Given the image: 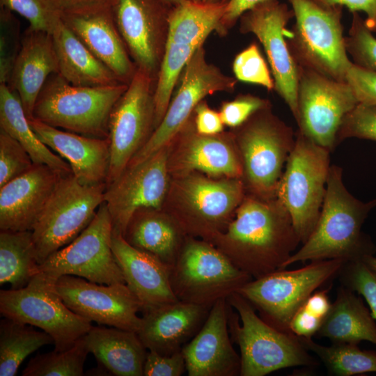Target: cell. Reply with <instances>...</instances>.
<instances>
[{
    "instance_id": "1",
    "label": "cell",
    "mask_w": 376,
    "mask_h": 376,
    "mask_svg": "<svg viewBox=\"0 0 376 376\" xmlns=\"http://www.w3.org/2000/svg\"><path fill=\"white\" fill-rule=\"evenodd\" d=\"M253 279L283 269L301 241L276 197L246 195L227 228L211 242Z\"/></svg>"
},
{
    "instance_id": "2",
    "label": "cell",
    "mask_w": 376,
    "mask_h": 376,
    "mask_svg": "<svg viewBox=\"0 0 376 376\" xmlns=\"http://www.w3.org/2000/svg\"><path fill=\"white\" fill-rule=\"evenodd\" d=\"M375 207L376 198L363 202L350 194L343 183L342 168L331 165L315 226L300 249L290 256L284 268L307 260L339 259L349 263L373 256L376 247L361 228Z\"/></svg>"
},
{
    "instance_id": "3",
    "label": "cell",
    "mask_w": 376,
    "mask_h": 376,
    "mask_svg": "<svg viewBox=\"0 0 376 376\" xmlns=\"http://www.w3.org/2000/svg\"><path fill=\"white\" fill-rule=\"evenodd\" d=\"M242 178H216L191 173L173 178L162 210L187 236L211 242L223 233L244 200Z\"/></svg>"
},
{
    "instance_id": "4",
    "label": "cell",
    "mask_w": 376,
    "mask_h": 376,
    "mask_svg": "<svg viewBox=\"0 0 376 376\" xmlns=\"http://www.w3.org/2000/svg\"><path fill=\"white\" fill-rule=\"evenodd\" d=\"M127 86H75L53 73L40 92L32 118L76 134L108 138L110 113Z\"/></svg>"
},
{
    "instance_id": "5",
    "label": "cell",
    "mask_w": 376,
    "mask_h": 376,
    "mask_svg": "<svg viewBox=\"0 0 376 376\" xmlns=\"http://www.w3.org/2000/svg\"><path fill=\"white\" fill-rule=\"evenodd\" d=\"M226 300L229 331L240 350L241 376H264L283 368L316 365L297 336L267 323L241 295L235 292Z\"/></svg>"
},
{
    "instance_id": "6",
    "label": "cell",
    "mask_w": 376,
    "mask_h": 376,
    "mask_svg": "<svg viewBox=\"0 0 376 376\" xmlns=\"http://www.w3.org/2000/svg\"><path fill=\"white\" fill-rule=\"evenodd\" d=\"M295 22L286 31L290 51L298 66L346 81L352 64L341 22L343 7H327L311 0H288Z\"/></svg>"
},
{
    "instance_id": "7",
    "label": "cell",
    "mask_w": 376,
    "mask_h": 376,
    "mask_svg": "<svg viewBox=\"0 0 376 376\" xmlns=\"http://www.w3.org/2000/svg\"><path fill=\"white\" fill-rule=\"evenodd\" d=\"M233 132L242 162L245 189L261 198H276L283 168L295 143L292 129L273 113L270 104Z\"/></svg>"
},
{
    "instance_id": "8",
    "label": "cell",
    "mask_w": 376,
    "mask_h": 376,
    "mask_svg": "<svg viewBox=\"0 0 376 376\" xmlns=\"http://www.w3.org/2000/svg\"><path fill=\"white\" fill-rule=\"evenodd\" d=\"M295 134L276 197L289 212L302 244L313 230L324 202L330 151L299 131Z\"/></svg>"
},
{
    "instance_id": "9",
    "label": "cell",
    "mask_w": 376,
    "mask_h": 376,
    "mask_svg": "<svg viewBox=\"0 0 376 376\" xmlns=\"http://www.w3.org/2000/svg\"><path fill=\"white\" fill-rule=\"evenodd\" d=\"M252 279L213 244L190 236L170 273L171 286L179 301L210 307Z\"/></svg>"
},
{
    "instance_id": "10",
    "label": "cell",
    "mask_w": 376,
    "mask_h": 376,
    "mask_svg": "<svg viewBox=\"0 0 376 376\" xmlns=\"http://www.w3.org/2000/svg\"><path fill=\"white\" fill-rule=\"evenodd\" d=\"M345 262L339 259L311 261L293 270L280 269L252 279L237 292L273 327L287 333L290 320L307 299L338 276Z\"/></svg>"
},
{
    "instance_id": "11",
    "label": "cell",
    "mask_w": 376,
    "mask_h": 376,
    "mask_svg": "<svg viewBox=\"0 0 376 376\" xmlns=\"http://www.w3.org/2000/svg\"><path fill=\"white\" fill-rule=\"evenodd\" d=\"M106 185H83L72 173L61 177L31 230L39 264L91 224L104 203Z\"/></svg>"
},
{
    "instance_id": "12",
    "label": "cell",
    "mask_w": 376,
    "mask_h": 376,
    "mask_svg": "<svg viewBox=\"0 0 376 376\" xmlns=\"http://www.w3.org/2000/svg\"><path fill=\"white\" fill-rule=\"evenodd\" d=\"M54 283L38 273L22 288L1 290L0 312L4 318L41 329L52 337L54 350L63 351L86 335L92 324L64 304Z\"/></svg>"
},
{
    "instance_id": "13",
    "label": "cell",
    "mask_w": 376,
    "mask_h": 376,
    "mask_svg": "<svg viewBox=\"0 0 376 376\" xmlns=\"http://www.w3.org/2000/svg\"><path fill=\"white\" fill-rule=\"evenodd\" d=\"M113 224L104 202L91 224L70 244L51 254L38 273L55 283L64 275L104 285L125 283L111 249Z\"/></svg>"
},
{
    "instance_id": "14",
    "label": "cell",
    "mask_w": 376,
    "mask_h": 376,
    "mask_svg": "<svg viewBox=\"0 0 376 376\" xmlns=\"http://www.w3.org/2000/svg\"><path fill=\"white\" fill-rule=\"evenodd\" d=\"M179 81L162 120L127 166L137 164L171 144L204 97L217 92H233L237 80L208 63L202 46L187 61Z\"/></svg>"
},
{
    "instance_id": "15",
    "label": "cell",
    "mask_w": 376,
    "mask_h": 376,
    "mask_svg": "<svg viewBox=\"0 0 376 376\" xmlns=\"http://www.w3.org/2000/svg\"><path fill=\"white\" fill-rule=\"evenodd\" d=\"M298 75V131L331 152L344 118L359 102L347 81L300 66Z\"/></svg>"
},
{
    "instance_id": "16",
    "label": "cell",
    "mask_w": 376,
    "mask_h": 376,
    "mask_svg": "<svg viewBox=\"0 0 376 376\" xmlns=\"http://www.w3.org/2000/svg\"><path fill=\"white\" fill-rule=\"evenodd\" d=\"M155 84L149 75L137 69L110 113L111 160L107 183L124 171L154 131Z\"/></svg>"
},
{
    "instance_id": "17",
    "label": "cell",
    "mask_w": 376,
    "mask_h": 376,
    "mask_svg": "<svg viewBox=\"0 0 376 376\" xmlns=\"http://www.w3.org/2000/svg\"><path fill=\"white\" fill-rule=\"evenodd\" d=\"M170 144L141 162L127 166L106 185L104 202L111 217L113 232L123 234L139 210H162L170 187Z\"/></svg>"
},
{
    "instance_id": "18",
    "label": "cell",
    "mask_w": 376,
    "mask_h": 376,
    "mask_svg": "<svg viewBox=\"0 0 376 376\" xmlns=\"http://www.w3.org/2000/svg\"><path fill=\"white\" fill-rule=\"evenodd\" d=\"M292 9L279 0H263L240 17V31L256 36L265 52L274 81V91L297 117L298 65L286 40Z\"/></svg>"
},
{
    "instance_id": "19",
    "label": "cell",
    "mask_w": 376,
    "mask_h": 376,
    "mask_svg": "<svg viewBox=\"0 0 376 376\" xmlns=\"http://www.w3.org/2000/svg\"><path fill=\"white\" fill-rule=\"evenodd\" d=\"M173 6L165 0H112L117 29L137 69L156 81Z\"/></svg>"
},
{
    "instance_id": "20",
    "label": "cell",
    "mask_w": 376,
    "mask_h": 376,
    "mask_svg": "<svg viewBox=\"0 0 376 376\" xmlns=\"http://www.w3.org/2000/svg\"><path fill=\"white\" fill-rule=\"evenodd\" d=\"M64 304L77 315L99 324L138 332L143 305L126 283L99 284L64 275L54 283Z\"/></svg>"
},
{
    "instance_id": "21",
    "label": "cell",
    "mask_w": 376,
    "mask_h": 376,
    "mask_svg": "<svg viewBox=\"0 0 376 376\" xmlns=\"http://www.w3.org/2000/svg\"><path fill=\"white\" fill-rule=\"evenodd\" d=\"M168 168L173 178L191 173L242 178L243 165L233 132L203 135L193 115L170 144Z\"/></svg>"
},
{
    "instance_id": "22",
    "label": "cell",
    "mask_w": 376,
    "mask_h": 376,
    "mask_svg": "<svg viewBox=\"0 0 376 376\" xmlns=\"http://www.w3.org/2000/svg\"><path fill=\"white\" fill-rule=\"evenodd\" d=\"M226 299L217 301L197 334L182 350L189 376L240 375L241 359L229 336Z\"/></svg>"
},
{
    "instance_id": "23",
    "label": "cell",
    "mask_w": 376,
    "mask_h": 376,
    "mask_svg": "<svg viewBox=\"0 0 376 376\" xmlns=\"http://www.w3.org/2000/svg\"><path fill=\"white\" fill-rule=\"evenodd\" d=\"M61 17L120 82L130 84L137 68L117 29L111 4L61 12Z\"/></svg>"
},
{
    "instance_id": "24",
    "label": "cell",
    "mask_w": 376,
    "mask_h": 376,
    "mask_svg": "<svg viewBox=\"0 0 376 376\" xmlns=\"http://www.w3.org/2000/svg\"><path fill=\"white\" fill-rule=\"evenodd\" d=\"M63 175L66 174L46 164H34L28 171L1 187L0 230H32Z\"/></svg>"
},
{
    "instance_id": "25",
    "label": "cell",
    "mask_w": 376,
    "mask_h": 376,
    "mask_svg": "<svg viewBox=\"0 0 376 376\" xmlns=\"http://www.w3.org/2000/svg\"><path fill=\"white\" fill-rule=\"evenodd\" d=\"M29 123L38 138L70 164L77 180L85 185H107L110 169V142L63 130L35 118Z\"/></svg>"
},
{
    "instance_id": "26",
    "label": "cell",
    "mask_w": 376,
    "mask_h": 376,
    "mask_svg": "<svg viewBox=\"0 0 376 376\" xmlns=\"http://www.w3.org/2000/svg\"><path fill=\"white\" fill-rule=\"evenodd\" d=\"M211 307L182 301L143 311L137 334L148 350L170 355L182 351L199 331Z\"/></svg>"
},
{
    "instance_id": "27",
    "label": "cell",
    "mask_w": 376,
    "mask_h": 376,
    "mask_svg": "<svg viewBox=\"0 0 376 376\" xmlns=\"http://www.w3.org/2000/svg\"><path fill=\"white\" fill-rule=\"evenodd\" d=\"M111 249L125 283L143 305V311L179 301L170 283L171 267L131 246L113 233Z\"/></svg>"
},
{
    "instance_id": "28",
    "label": "cell",
    "mask_w": 376,
    "mask_h": 376,
    "mask_svg": "<svg viewBox=\"0 0 376 376\" xmlns=\"http://www.w3.org/2000/svg\"><path fill=\"white\" fill-rule=\"evenodd\" d=\"M58 72L51 33L28 26L22 33L21 48L6 84L17 93L29 120L33 118L36 101L47 79Z\"/></svg>"
},
{
    "instance_id": "29",
    "label": "cell",
    "mask_w": 376,
    "mask_h": 376,
    "mask_svg": "<svg viewBox=\"0 0 376 376\" xmlns=\"http://www.w3.org/2000/svg\"><path fill=\"white\" fill-rule=\"evenodd\" d=\"M123 236L133 247L171 267L187 235L164 210L143 209L132 216Z\"/></svg>"
},
{
    "instance_id": "30",
    "label": "cell",
    "mask_w": 376,
    "mask_h": 376,
    "mask_svg": "<svg viewBox=\"0 0 376 376\" xmlns=\"http://www.w3.org/2000/svg\"><path fill=\"white\" fill-rule=\"evenodd\" d=\"M83 337L88 352L111 375L143 376L148 350L136 332L92 326Z\"/></svg>"
},
{
    "instance_id": "31",
    "label": "cell",
    "mask_w": 376,
    "mask_h": 376,
    "mask_svg": "<svg viewBox=\"0 0 376 376\" xmlns=\"http://www.w3.org/2000/svg\"><path fill=\"white\" fill-rule=\"evenodd\" d=\"M51 35L58 61V73L68 83L79 86L122 83L64 24L61 17Z\"/></svg>"
},
{
    "instance_id": "32",
    "label": "cell",
    "mask_w": 376,
    "mask_h": 376,
    "mask_svg": "<svg viewBox=\"0 0 376 376\" xmlns=\"http://www.w3.org/2000/svg\"><path fill=\"white\" fill-rule=\"evenodd\" d=\"M317 334L333 343L357 345L363 340L376 345V324L363 300L341 285Z\"/></svg>"
},
{
    "instance_id": "33",
    "label": "cell",
    "mask_w": 376,
    "mask_h": 376,
    "mask_svg": "<svg viewBox=\"0 0 376 376\" xmlns=\"http://www.w3.org/2000/svg\"><path fill=\"white\" fill-rule=\"evenodd\" d=\"M0 128L26 149L34 164H46L63 174L72 173L70 164L38 138L17 93L6 84H0Z\"/></svg>"
},
{
    "instance_id": "34",
    "label": "cell",
    "mask_w": 376,
    "mask_h": 376,
    "mask_svg": "<svg viewBox=\"0 0 376 376\" xmlns=\"http://www.w3.org/2000/svg\"><path fill=\"white\" fill-rule=\"evenodd\" d=\"M226 8L225 1L202 3L191 0L173 6L167 42L203 46L209 35L218 31Z\"/></svg>"
},
{
    "instance_id": "35",
    "label": "cell",
    "mask_w": 376,
    "mask_h": 376,
    "mask_svg": "<svg viewBox=\"0 0 376 376\" xmlns=\"http://www.w3.org/2000/svg\"><path fill=\"white\" fill-rule=\"evenodd\" d=\"M39 263L31 230L0 232V283L11 289L26 286L38 273Z\"/></svg>"
},
{
    "instance_id": "36",
    "label": "cell",
    "mask_w": 376,
    "mask_h": 376,
    "mask_svg": "<svg viewBox=\"0 0 376 376\" xmlns=\"http://www.w3.org/2000/svg\"><path fill=\"white\" fill-rule=\"evenodd\" d=\"M33 326L4 318L0 323V376H15L24 360L45 345L54 344L52 337Z\"/></svg>"
},
{
    "instance_id": "37",
    "label": "cell",
    "mask_w": 376,
    "mask_h": 376,
    "mask_svg": "<svg viewBox=\"0 0 376 376\" xmlns=\"http://www.w3.org/2000/svg\"><path fill=\"white\" fill-rule=\"evenodd\" d=\"M298 338L302 345L313 352L333 375L376 373L375 352L360 350L356 344L333 343L331 346H324L316 343L311 338Z\"/></svg>"
},
{
    "instance_id": "38",
    "label": "cell",
    "mask_w": 376,
    "mask_h": 376,
    "mask_svg": "<svg viewBox=\"0 0 376 376\" xmlns=\"http://www.w3.org/2000/svg\"><path fill=\"white\" fill-rule=\"evenodd\" d=\"M199 47L167 42L154 87V130L166 112L174 88L187 61Z\"/></svg>"
},
{
    "instance_id": "39",
    "label": "cell",
    "mask_w": 376,
    "mask_h": 376,
    "mask_svg": "<svg viewBox=\"0 0 376 376\" xmlns=\"http://www.w3.org/2000/svg\"><path fill=\"white\" fill-rule=\"evenodd\" d=\"M88 351L84 337L70 348L45 354L32 358L22 371L23 376H82L84 365Z\"/></svg>"
},
{
    "instance_id": "40",
    "label": "cell",
    "mask_w": 376,
    "mask_h": 376,
    "mask_svg": "<svg viewBox=\"0 0 376 376\" xmlns=\"http://www.w3.org/2000/svg\"><path fill=\"white\" fill-rule=\"evenodd\" d=\"M345 45L354 64L376 72V38L358 12L352 13Z\"/></svg>"
},
{
    "instance_id": "41",
    "label": "cell",
    "mask_w": 376,
    "mask_h": 376,
    "mask_svg": "<svg viewBox=\"0 0 376 376\" xmlns=\"http://www.w3.org/2000/svg\"><path fill=\"white\" fill-rule=\"evenodd\" d=\"M0 84H8L22 45L20 23L13 12L0 6Z\"/></svg>"
},
{
    "instance_id": "42",
    "label": "cell",
    "mask_w": 376,
    "mask_h": 376,
    "mask_svg": "<svg viewBox=\"0 0 376 376\" xmlns=\"http://www.w3.org/2000/svg\"><path fill=\"white\" fill-rule=\"evenodd\" d=\"M233 71L237 80L274 90V81L267 64L256 42L251 43L235 56Z\"/></svg>"
},
{
    "instance_id": "43",
    "label": "cell",
    "mask_w": 376,
    "mask_h": 376,
    "mask_svg": "<svg viewBox=\"0 0 376 376\" xmlns=\"http://www.w3.org/2000/svg\"><path fill=\"white\" fill-rule=\"evenodd\" d=\"M0 6L22 16L29 28L49 33L61 19V11L53 0H0Z\"/></svg>"
},
{
    "instance_id": "44",
    "label": "cell",
    "mask_w": 376,
    "mask_h": 376,
    "mask_svg": "<svg viewBox=\"0 0 376 376\" xmlns=\"http://www.w3.org/2000/svg\"><path fill=\"white\" fill-rule=\"evenodd\" d=\"M33 164L26 149L0 128V187L28 171Z\"/></svg>"
},
{
    "instance_id": "45",
    "label": "cell",
    "mask_w": 376,
    "mask_h": 376,
    "mask_svg": "<svg viewBox=\"0 0 376 376\" xmlns=\"http://www.w3.org/2000/svg\"><path fill=\"white\" fill-rule=\"evenodd\" d=\"M341 285L361 295L376 321V271L363 260L345 263L338 274Z\"/></svg>"
},
{
    "instance_id": "46",
    "label": "cell",
    "mask_w": 376,
    "mask_h": 376,
    "mask_svg": "<svg viewBox=\"0 0 376 376\" xmlns=\"http://www.w3.org/2000/svg\"><path fill=\"white\" fill-rule=\"evenodd\" d=\"M349 138L376 141V105L359 103L344 118L336 145Z\"/></svg>"
},
{
    "instance_id": "47",
    "label": "cell",
    "mask_w": 376,
    "mask_h": 376,
    "mask_svg": "<svg viewBox=\"0 0 376 376\" xmlns=\"http://www.w3.org/2000/svg\"><path fill=\"white\" fill-rule=\"evenodd\" d=\"M272 104L266 100L249 93L240 94L221 104L219 115L224 124L233 129L240 126L254 113Z\"/></svg>"
},
{
    "instance_id": "48",
    "label": "cell",
    "mask_w": 376,
    "mask_h": 376,
    "mask_svg": "<svg viewBox=\"0 0 376 376\" xmlns=\"http://www.w3.org/2000/svg\"><path fill=\"white\" fill-rule=\"evenodd\" d=\"M185 371V360L182 351L170 355L148 351L143 376H180Z\"/></svg>"
},
{
    "instance_id": "49",
    "label": "cell",
    "mask_w": 376,
    "mask_h": 376,
    "mask_svg": "<svg viewBox=\"0 0 376 376\" xmlns=\"http://www.w3.org/2000/svg\"><path fill=\"white\" fill-rule=\"evenodd\" d=\"M359 103L376 105V72L352 62L346 75Z\"/></svg>"
},
{
    "instance_id": "50",
    "label": "cell",
    "mask_w": 376,
    "mask_h": 376,
    "mask_svg": "<svg viewBox=\"0 0 376 376\" xmlns=\"http://www.w3.org/2000/svg\"><path fill=\"white\" fill-rule=\"evenodd\" d=\"M193 117L195 129L201 134L216 135L224 131L219 113L211 109L204 100L195 108Z\"/></svg>"
},
{
    "instance_id": "51",
    "label": "cell",
    "mask_w": 376,
    "mask_h": 376,
    "mask_svg": "<svg viewBox=\"0 0 376 376\" xmlns=\"http://www.w3.org/2000/svg\"><path fill=\"white\" fill-rule=\"evenodd\" d=\"M324 320L302 306L293 315L288 325L289 331L298 337L311 338L317 334Z\"/></svg>"
},
{
    "instance_id": "52",
    "label": "cell",
    "mask_w": 376,
    "mask_h": 376,
    "mask_svg": "<svg viewBox=\"0 0 376 376\" xmlns=\"http://www.w3.org/2000/svg\"><path fill=\"white\" fill-rule=\"evenodd\" d=\"M320 5L345 6L352 13L362 11L366 17L365 22L372 32H376V0H311Z\"/></svg>"
},
{
    "instance_id": "53",
    "label": "cell",
    "mask_w": 376,
    "mask_h": 376,
    "mask_svg": "<svg viewBox=\"0 0 376 376\" xmlns=\"http://www.w3.org/2000/svg\"><path fill=\"white\" fill-rule=\"evenodd\" d=\"M263 0H224L226 3L225 14L217 33L224 36L246 10Z\"/></svg>"
},
{
    "instance_id": "54",
    "label": "cell",
    "mask_w": 376,
    "mask_h": 376,
    "mask_svg": "<svg viewBox=\"0 0 376 376\" xmlns=\"http://www.w3.org/2000/svg\"><path fill=\"white\" fill-rule=\"evenodd\" d=\"M303 306L313 314L324 320L331 306L327 290L314 292Z\"/></svg>"
},
{
    "instance_id": "55",
    "label": "cell",
    "mask_w": 376,
    "mask_h": 376,
    "mask_svg": "<svg viewBox=\"0 0 376 376\" xmlns=\"http://www.w3.org/2000/svg\"><path fill=\"white\" fill-rule=\"evenodd\" d=\"M112 0H53L61 12L74 11L96 6L111 4Z\"/></svg>"
},
{
    "instance_id": "56",
    "label": "cell",
    "mask_w": 376,
    "mask_h": 376,
    "mask_svg": "<svg viewBox=\"0 0 376 376\" xmlns=\"http://www.w3.org/2000/svg\"><path fill=\"white\" fill-rule=\"evenodd\" d=\"M363 261L372 269L376 271V257L369 256L363 258Z\"/></svg>"
},
{
    "instance_id": "57",
    "label": "cell",
    "mask_w": 376,
    "mask_h": 376,
    "mask_svg": "<svg viewBox=\"0 0 376 376\" xmlns=\"http://www.w3.org/2000/svg\"><path fill=\"white\" fill-rule=\"evenodd\" d=\"M191 1L197 2V3H219L224 1V0H191Z\"/></svg>"
},
{
    "instance_id": "58",
    "label": "cell",
    "mask_w": 376,
    "mask_h": 376,
    "mask_svg": "<svg viewBox=\"0 0 376 376\" xmlns=\"http://www.w3.org/2000/svg\"><path fill=\"white\" fill-rule=\"evenodd\" d=\"M167 3L172 5L173 6H177L180 3H185L187 0H165Z\"/></svg>"
}]
</instances>
